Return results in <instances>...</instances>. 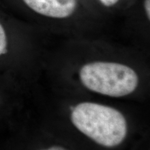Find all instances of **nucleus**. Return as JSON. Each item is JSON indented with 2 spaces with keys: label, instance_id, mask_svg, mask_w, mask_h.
<instances>
[{
  "label": "nucleus",
  "instance_id": "obj_1",
  "mask_svg": "<svg viewBox=\"0 0 150 150\" xmlns=\"http://www.w3.org/2000/svg\"><path fill=\"white\" fill-rule=\"evenodd\" d=\"M70 120L80 132L105 147L120 145L128 131L127 120L120 111L97 103L77 104L72 108Z\"/></svg>",
  "mask_w": 150,
  "mask_h": 150
},
{
  "label": "nucleus",
  "instance_id": "obj_2",
  "mask_svg": "<svg viewBox=\"0 0 150 150\" xmlns=\"http://www.w3.org/2000/svg\"><path fill=\"white\" fill-rule=\"evenodd\" d=\"M80 81L94 93L112 97L130 95L136 91L139 78L134 69L115 62L86 63L79 72Z\"/></svg>",
  "mask_w": 150,
  "mask_h": 150
},
{
  "label": "nucleus",
  "instance_id": "obj_3",
  "mask_svg": "<svg viewBox=\"0 0 150 150\" xmlns=\"http://www.w3.org/2000/svg\"><path fill=\"white\" fill-rule=\"evenodd\" d=\"M31 11L44 18L66 20L77 13L79 0H23Z\"/></svg>",
  "mask_w": 150,
  "mask_h": 150
},
{
  "label": "nucleus",
  "instance_id": "obj_4",
  "mask_svg": "<svg viewBox=\"0 0 150 150\" xmlns=\"http://www.w3.org/2000/svg\"><path fill=\"white\" fill-rule=\"evenodd\" d=\"M7 37L3 26L0 23V56L7 52Z\"/></svg>",
  "mask_w": 150,
  "mask_h": 150
},
{
  "label": "nucleus",
  "instance_id": "obj_5",
  "mask_svg": "<svg viewBox=\"0 0 150 150\" xmlns=\"http://www.w3.org/2000/svg\"><path fill=\"white\" fill-rule=\"evenodd\" d=\"M101 5L106 8H114L120 3L121 0H97Z\"/></svg>",
  "mask_w": 150,
  "mask_h": 150
},
{
  "label": "nucleus",
  "instance_id": "obj_6",
  "mask_svg": "<svg viewBox=\"0 0 150 150\" xmlns=\"http://www.w3.org/2000/svg\"><path fill=\"white\" fill-rule=\"evenodd\" d=\"M143 10L148 21L150 20V0H144Z\"/></svg>",
  "mask_w": 150,
  "mask_h": 150
},
{
  "label": "nucleus",
  "instance_id": "obj_7",
  "mask_svg": "<svg viewBox=\"0 0 150 150\" xmlns=\"http://www.w3.org/2000/svg\"><path fill=\"white\" fill-rule=\"evenodd\" d=\"M41 150H67L65 148L61 147V146H52L51 147H49L47 149H44Z\"/></svg>",
  "mask_w": 150,
  "mask_h": 150
}]
</instances>
